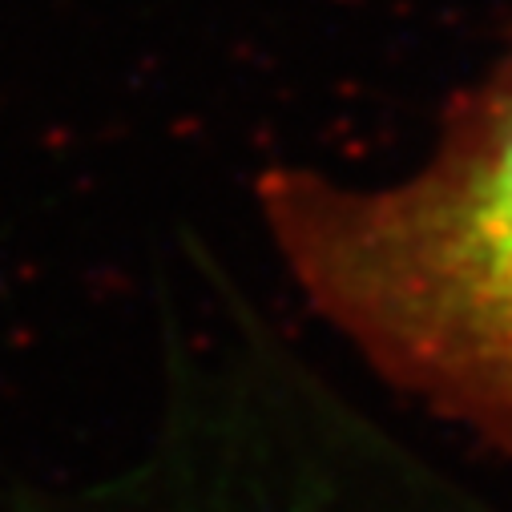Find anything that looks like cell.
<instances>
[{
    "label": "cell",
    "mask_w": 512,
    "mask_h": 512,
    "mask_svg": "<svg viewBox=\"0 0 512 512\" xmlns=\"http://www.w3.org/2000/svg\"><path fill=\"white\" fill-rule=\"evenodd\" d=\"M254 206L311 315L512 468V25L408 174L271 166Z\"/></svg>",
    "instance_id": "obj_1"
},
{
    "label": "cell",
    "mask_w": 512,
    "mask_h": 512,
    "mask_svg": "<svg viewBox=\"0 0 512 512\" xmlns=\"http://www.w3.org/2000/svg\"><path fill=\"white\" fill-rule=\"evenodd\" d=\"M259 351L174 392L150 452L65 512H464L472 500Z\"/></svg>",
    "instance_id": "obj_2"
}]
</instances>
